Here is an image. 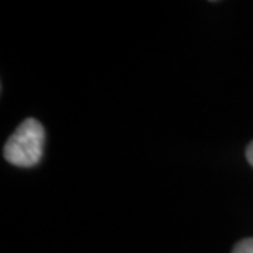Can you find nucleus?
<instances>
[{"label": "nucleus", "instance_id": "f03ea898", "mask_svg": "<svg viewBox=\"0 0 253 253\" xmlns=\"http://www.w3.org/2000/svg\"><path fill=\"white\" fill-rule=\"evenodd\" d=\"M232 253H253V239H247V240L239 242Z\"/></svg>", "mask_w": 253, "mask_h": 253}, {"label": "nucleus", "instance_id": "7ed1b4c3", "mask_svg": "<svg viewBox=\"0 0 253 253\" xmlns=\"http://www.w3.org/2000/svg\"><path fill=\"white\" fill-rule=\"evenodd\" d=\"M247 160H249V163L253 166V141L247 146Z\"/></svg>", "mask_w": 253, "mask_h": 253}, {"label": "nucleus", "instance_id": "f257e3e1", "mask_svg": "<svg viewBox=\"0 0 253 253\" xmlns=\"http://www.w3.org/2000/svg\"><path fill=\"white\" fill-rule=\"evenodd\" d=\"M44 148V128L37 119H27L7 140L3 156L10 165L30 168L40 163Z\"/></svg>", "mask_w": 253, "mask_h": 253}]
</instances>
